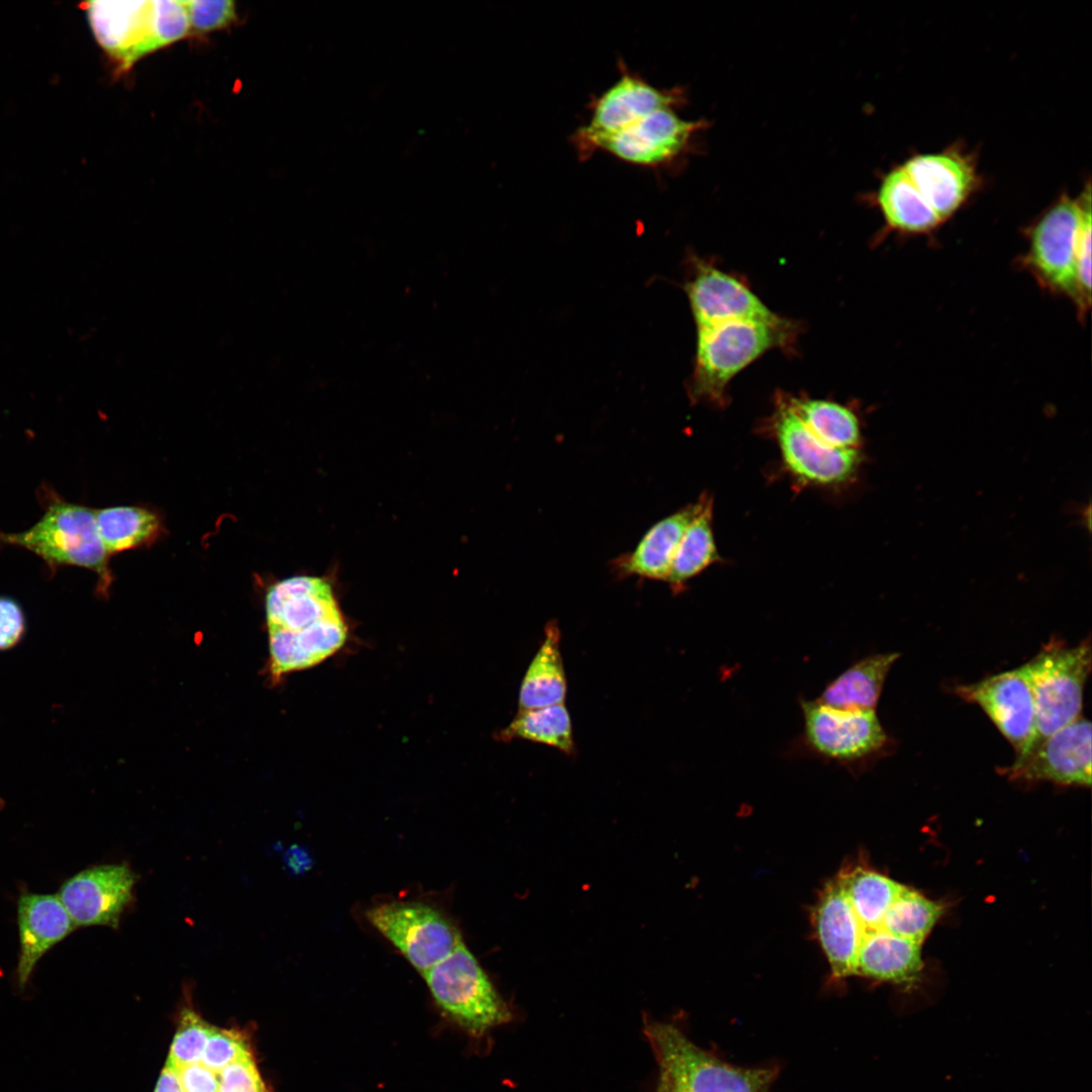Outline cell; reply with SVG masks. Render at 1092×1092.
I'll use <instances>...</instances> for the list:
<instances>
[{
  "label": "cell",
  "mask_w": 1092,
  "mask_h": 1092,
  "mask_svg": "<svg viewBox=\"0 0 1092 1092\" xmlns=\"http://www.w3.org/2000/svg\"><path fill=\"white\" fill-rule=\"evenodd\" d=\"M544 640L530 662L520 685L519 710L564 704L567 681L560 650V630L547 623Z\"/></svg>",
  "instance_id": "cell-25"
},
{
  "label": "cell",
  "mask_w": 1092,
  "mask_h": 1092,
  "mask_svg": "<svg viewBox=\"0 0 1092 1092\" xmlns=\"http://www.w3.org/2000/svg\"><path fill=\"white\" fill-rule=\"evenodd\" d=\"M497 738L502 741L528 740L556 748L567 755L575 751L571 718L564 704L518 710Z\"/></svg>",
  "instance_id": "cell-28"
},
{
  "label": "cell",
  "mask_w": 1092,
  "mask_h": 1092,
  "mask_svg": "<svg viewBox=\"0 0 1092 1092\" xmlns=\"http://www.w3.org/2000/svg\"><path fill=\"white\" fill-rule=\"evenodd\" d=\"M340 612L331 584L320 577L297 575L273 584L266 596L268 626L293 634Z\"/></svg>",
  "instance_id": "cell-19"
},
{
  "label": "cell",
  "mask_w": 1092,
  "mask_h": 1092,
  "mask_svg": "<svg viewBox=\"0 0 1092 1092\" xmlns=\"http://www.w3.org/2000/svg\"><path fill=\"white\" fill-rule=\"evenodd\" d=\"M245 1036L234 1029L212 1027L201 1059V1063L218 1073L229 1065L251 1057Z\"/></svg>",
  "instance_id": "cell-32"
},
{
  "label": "cell",
  "mask_w": 1092,
  "mask_h": 1092,
  "mask_svg": "<svg viewBox=\"0 0 1092 1092\" xmlns=\"http://www.w3.org/2000/svg\"><path fill=\"white\" fill-rule=\"evenodd\" d=\"M962 700L978 705L1014 748L1025 753L1036 739L1035 708L1030 687L1021 669L992 674L979 681L954 687Z\"/></svg>",
  "instance_id": "cell-13"
},
{
  "label": "cell",
  "mask_w": 1092,
  "mask_h": 1092,
  "mask_svg": "<svg viewBox=\"0 0 1092 1092\" xmlns=\"http://www.w3.org/2000/svg\"><path fill=\"white\" fill-rule=\"evenodd\" d=\"M921 945L883 930L866 934L856 944L848 977L910 986L923 970Z\"/></svg>",
  "instance_id": "cell-22"
},
{
  "label": "cell",
  "mask_w": 1092,
  "mask_h": 1092,
  "mask_svg": "<svg viewBox=\"0 0 1092 1092\" xmlns=\"http://www.w3.org/2000/svg\"><path fill=\"white\" fill-rule=\"evenodd\" d=\"M705 125L704 120L680 118L674 108H662L617 132L575 143L583 155L602 150L625 162L659 166L685 153Z\"/></svg>",
  "instance_id": "cell-10"
},
{
  "label": "cell",
  "mask_w": 1092,
  "mask_h": 1092,
  "mask_svg": "<svg viewBox=\"0 0 1092 1092\" xmlns=\"http://www.w3.org/2000/svg\"><path fill=\"white\" fill-rule=\"evenodd\" d=\"M697 332L690 397L721 407L728 402L732 378L767 351L792 348L799 325L778 315L771 320H732Z\"/></svg>",
  "instance_id": "cell-1"
},
{
  "label": "cell",
  "mask_w": 1092,
  "mask_h": 1092,
  "mask_svg": "<svg viewBox=\"0 0 1092 1092\" xmlns=\"http://www.w3.org/2000/svg\"><path fill=\"white\" fill-rule=\"evenodd\" d=\"M898 652L868 655L844 669L826 685L820 703L838 709L876 710L886 678Z\"/></svg>",
  "instance_id": "cell-24"
},
{
  "label": "cell",
  "mask_w": 1092,
  "mask_h": 1092,
  "mask_svg": "<svg viewBox=\"0 0 1092 1092\" xmlns=\"http://www.w3.org/2000/svg\"><path fill=\"white\" fill-rule=\"evenodd\" d=\"M155 1092H184L177 1069L166 1064L156 1085Z\"/></svg>",
  "instance_id": "cell-38"
},
{
  "label": "cell",
  "mask_w": 1092,
  "mask_h": 1092,
  "mask_svg": "<svg viewBox=\"0 0 1092 1092\" xmlns=\"http://www.w3.org/2000/svg\"><path fill=\"white\" fill-rule=\"evenodd\" d=\"M1090 187L1078 199L1062 195L1031 226L1025 264L1052 291L1077 300L1076 253Z\"/></svg>",
  "instance_id": "cell-7"
},
{
  "label": "cell",
  "mask_w": 1092,
  "mask_h": 1092,
  "mask_svg": "<svg viewBox=\"0 0 1092 1092\" xmlns=\"http://www.w3.org/2000/svg\"><path fill=\"white\" fill-rule=\"evenodd\" d=\"M1091 723L1083 716L1042 738L1001 768L1011 781L1091 786Z\"/></svg>",
  "instance_id": "cell-11"
},
{
  "label": "cell",
  "mask_w": 1092,
  "mask_h": 1092,
  "mask_svg": "<svg viewBox=\"0 0 1092 1092\" xmlns=\"http://www.w3.org/2000/svg\"><path fill=\"white\" fill-rule=\"evenodd\" d=\"M685 100L680 89H658L639 76L624 72L593 104L589 123L575 142L617 132L662 108H675Z\"/></svg>",
  "instance_id": "cell-16"
},
{
  "label": "cell",
  "mask_w": 1092,
  "mask_h": 1092,
  "mask_svg": "<svg viewBox=\"0 0 1092 1092\" xmlns=\"http://www.w3.org/2000/svg\"><path fill=\"white\" fill-rule=\"evenodd\" d=\"M422 975L439 1007L471 1034L511 1019L507 1003L464 942Z\"/></svg>",
  "instance_id": "cell-6"
},
{
  "label": "cell",
  "mask_w": 1092,
  "mask_h": 1092,
  "mask_svg": "<svg viewBox=\"0 0 1092 1092\" xmlns=\"http://www.w3.org/2000/svg\"><path fill=\"white\" fill-rule=\"evenodd\" d=\"M177 1072L184 1092H219L218 1073L201 1062L182 1066Z\"/></svg>",
  "instance_id": "cell-36"
},
{
  "label": "cell",
  "mask_w": 1092,
  "mask_h": 1092,
  "mask_svg": "<svg viewBox=\"0 0 1092 1092\" xmlns=\"http://www.w3.org/2000/svg\"><path fill=\"white\" fill-rule=\"evenodd\" d=\"M268 632L270 673L278 680L288 672L311 667L336 653L344 645L348 629L338 612L299 634L278 626H268Z\"/></svg>",
  "instance_id": "cell-20"
},
{
  "label": "cell",
  "mask_w": 1092,
  "mask_h": 1092,
  "mask_svg": "<svg viewBox=\"0 0 1092 1092\" xmlns=\"http://www.w3.org/2000/svg\"><path fill=\"white\" fill-rule=\"evenodd\" d=\"M17 924L20 947L16 986L22 992L38 961L76 926L57 894L28 892L18 898Z\"/></svg>",
  "instance_id": "cell-18"
},
{
  "label": "cell",
  "mask_w": 1092,
  "mask_h": 1092,
  "mask_svg": "<svg viewBox=\"0 0 1092 1092\" xmlns=\"http://www.w3.org/2000/svg\"><path fill=\"white\" fill-rule=\"evenodd\" d=\"M707 497L708 494H702L696 503L687 505L651 526L631 552L615 559L617 573L665 581L681 537Z\"/></svg>",
  "instance_id": "cell-21"
},
{
  "label": "cell",
  "mask_w": 1092,
  "mask_h": 1092,
  "mask_svg": "<svg viewBox=\"0 0 1092 1092\" xmlns=\"http://www.w3.org/2000/svg\"><path fill=\"white\" fill-rule=\"evenodd\" d=\"M84 9L98 43L121 71L164 48L157 26V0L91 1Z\"/></svg>",
  "instance_id": "cell-14"
},
{
  "label": "cell",
  "mask_w": 1092,
  "mask_h": 1092,
  "mask_svg": "<svg viewBox=\"0 0 1092 1092\" xmlns=\"http://www.w3.org/2000/svg\"><path fill=\"white\" fill-rule=\"evenodd\" d=\"M212 1029L192 1008L181 1010L178 1028L172 1040L166 1064L178 1069L201 1062L208 1035Z\"/></svg>",
  "instance_id": "cell-31"
},
{
  "label": "cell",
  "mask_w": 1092,
  "mask_h": 1092,
  "mask_svg": "<svg viewBox=\"0 0 1092 1092\" xmlns=\"http://www.w3.org/2000/svg\"><path fill=\"white\" fill-rule=\"evenodd\" d=\"M136 874L126 863L87 868L63 883L57 894L76 928L102 925L118 928L131 905Z\"/></svg>",
  "instance_id": "cell-12"
},
{
  "label": "cell",
  "mask_w": 1092,
  "mask_h": 1092,
  "mask_svg": "<svg viewBox=\"0 0 1092 1092\" xmlns=\"http://www.w3.org/2000/svg\"><path fill=\"white\" fill-rule=\"evenodd\" d=\"M901 165L941 221L959 210L978 186L975 163L954 149L914 155Z\"/></svg>",
  "instance_id": "cell-17"
},
{
  "label": "cell",
  "mask_w": 1092,
  "mask_h": 1092,
  "mask_svg": "<svg viewBox=\"0 0 1092 1092\" xmlns=\"http://www.w3.org/2000/svg\"><path fill=\"white\" fill-rule=\"evenodd\" d=\"M645 1034L672 1092H768L777 1070L732 1066L691 1041L678 1028L648 1022Z\"/></svg>",
  "instance_id": "cell-2"
},
{
  "label": "cell",
  "mask_w": 1092,
  "mask_h": 1092,
  "mask_svg": "<svg viewBox=\"0 0 1092 1092\" xmlns=\"http://www.w3.org/2000/svg\"><path fill=\"white\" fill-rule=\"evenodd\" d=\"M1091 642L1068 646L1052 640L1021 665L1034 702L1036 739L1053 734L1081 717L1084 688L1091 671Z\"/></svg>",
  "instance_id": "cell-4"
},
{
  "label": "cell",
  "mask_w": 1092,
  "mask_h": 1092,
  "mask_svg": "<svg viewBox=\"0 0 1092 1092\" xmlns=\"http://www.w3.org/2000/svg\"><path fill=\"white\" fill-rule=\"evenodd\" d=\"M712 520L713 500L708 495L703 508L686 529L673 556L665 580L672 593H680L689 580L720 561Z\"/></svg>",
  "instance_id": "cell-27"
},
{
  "label": "cell",
  "mask_w": 1092,
  "mask_h": 1092,
  "mask_svg": "<svg viewBox=\"0 0 1092 1092\" xmlns=\"http://www.w3.org/2000/svg\"><path fill=\"white\" fill-rule=\"evenodd\" d=\"M942 913L943 906L938 902L904 885L887 910L879 931L922 944Z\"/></svg>",
  "instance_id": "cell-30"
},
{
  "label": "cell",
  "mask_w": 1092,
  "mask_h": 1092,
  "mask_svg": "<svg viewBox=\"0 0 1092 1092\" xmlns=\"http://www.w3.org/2000/svg\"><path fill=\"white\" fill-rule=\"evenodd\" d=\"M25 632V616L20 605L8 597H0V650L16 646Z\"/></svg>",
  "instance_id": "cell-35"
},
{
  "label": "cell",
  "mask_w": 1092,
  "mask_h": 1092,
  "mask_svg": "<svg viewBox=\"0 0 1092 1092\" xmlns=\"http://www.w3.org/2000/svg\"><path fill=\"white\" fill-rule=\"evenodd\" d=\"M366 916L422 974L463 942L455 925L427 904L384 903L370 908Z\"/></svg>",
  "instance_id": "cell-9"
},
{
  "label": "cell",
  "mask_w": 1092,
  "mask_h": 1092,
  "mask_svg": "<svg viewBox=\"0 0 1092 1092\" xmlns=\"http://www.w3.org/2000/svg\"><path fill=\"white\" fill-rule=\"evenodd\" d=\"M0 541L22 547L49 566H79L95 571L103 587L110 582L108 552L99 536L95 511L64 499L51 500L37 523Z\"/></svg>",
  "instance_id": "cell-5"
},
{
  "label": "cell",
  "mask_w": 1092,
  "mask_h": 1092,
  "mask_svg": "<svg viewBox=\"0 0 1092 1092\" xmlns=\"http://www.w3.org/2000/svg\"><path fill=\"white\" fill-rule=\"evenodd\" d=\"M189 18V33L203 34L233 24L237 18L236 6L230 0L183 1Z\"/></svg>",
  "instance_id": "cell-33"
},
{
  "label": "cell",
  "mask_w": 1092,
  "mask_h": 1092,
  "mask_svg": "<svg viewBox=\"0 0 1092 1092\" xmlns=\"http://www.w3.org/2000/svg\"><path fill=\"white\" fill-rule=\"evenodd\" d=\"M657 1092H672V1091L667 1086H665L664 1084L659 1082Z\"/></svg>",
  "instance_id": "cell-39"
},
{
  "label": "cell",
  "mask_w": 1092,
  "mask_h": 1092,
  "mask_svg": "<svg viewBox=\"0 0 1092 1092\" xmlns=\"http://www.w3.org/2000/svg\"><path fill=\"white\" fill-rule=\"evenodd\" d=\"M799 705L803 730L795 745L797 752L858 772L890 745L876 710L838 709L805 698H800Z\"/></svg>",
  "instance_id": "cell-3"
},
{
  "label": "cell",
  "mask_w": 1092,
  "mask_h": 1092,
  "mask_svg": "<svg viewBox=\"0 0 1092 1092\" xmlns=\"http://www.w3.org/2000/svg\"><path fill=\"white\" fill-rule=\"evenodd\" d=\"M218 1080L219 1092H266L252 1056L222 1069Z\"/></svg>",
  "instance_id": "cell-34"
},
{
  "label": "cell",
  "mask_w": 1092,
  "mask_h": 1092,
  "mask_svg": "<svg viewBox=\"0 0 1092 1092\" xmlns=\"http://www.w3.org/2000/svg\"><path fill=\"white\" fill-rule=\"evenodd\" d=\"M99 536L108 553L128 550L152 541L160 523L148 510L119 506L95 511Z\"/></svg>",
  "instance_id": "cell-29"
},
{
  "label": "cell",
  "mask_w": 1092,
  "mask_h": 1092,
  "mask_svg": "<svg viewBox=\"0 0 1092 1092\" xmlns=\"http://www.w3.org/2000/svg\"><path fill=\"white\" fill-rule=\"evenodd\" d=\"M875 203L890 230L906 234H926L942 221L916 188L902 165L882 179Z\"/></svg>",
  "instance_id": "cell-23"
},
{
  "label": "cell",
  "mask_w": 1092,
  "mask_h": 1092,
  "mask_svg": "<svg viewBox=\"0 0 1092 1092\" xmlns=\"http://www.w3.org/2000/svg\"><path fill=\"white\" fill-rule=\"evenodd\" d=\"M783 398L804 426L825 444L838 449H859L860 423L848 406L807 396L784 395Z\"/></svg>",
  "instance_id": "cell-26"
},
{
  "label": "cell",
  "mask_w": 1092,
  "mask_h": 1092,
  "mask_svg": "<svg viewBox=\"0 0 1092 1092\" xmlns=\"http://www.w3.org/2000/svg\"><path fill=\"white\" fill-rule=\"evenodd\" d=\"M767 424L786 470L802 484L829 487L855 477L862 461L859 449H838L819 440L783 396H778Z\"/></svg>",
  "instance_id": "cell-8"
},
{
  "label": "cell",
  "mask_w": 1092,
  "mask_h": 1092,
  "mask_svg": "<svg viewBox=\"0 0 1092 1092\" xmlns=\"http://www.w3.org/2000/svg\"><path fill=\"white\" fill-rule=\"evenodd\" d=\"M686 292L698 329L732 320H771V311L737 277L697 260Z\"/></svg>",
  "instance_id": "cell-15"
},
{
  "label": "cell",
  "mask_w": 1092,
  "mask_h": 1092,
  "mask_svg": "<svg viewBox=\"0 0 1092 1092\" xmlns=\"http://www.w3.org/2000/svg\"><path fill=\"white\" fill-rule=\"evenodd\" d=\"M283 861L293 875L306 873L312 866V858L307 849L300 845H291L283 854Z\"/></svg>",
  "instance_id": "cell-37"
}]
</instances>
